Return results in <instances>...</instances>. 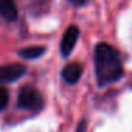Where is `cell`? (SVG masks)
<instances>
[{
	"label": "cell",
	"mask_w": 132,
	"mask_h": 132,
	"mask_svg": "<svg viewBox=\"0 0 132 132\" xmlns=\"http://www.w3.org/2000/svg\"><path fill=\"white\" fill-rule=\"evenodd\" d=\"M95 74L100 85H108L118 81L123 74L121 55L112 46L106 43H100L94 53Z\"/></svg>",
	"instance_id": "obj_1"
},
{
	"label": "cell",
	"mask_w": 132,
	"mask_h": 132,
	"mask_svg": "<svg viewBox=\"0 0 132 132\" xmlns=\"http://www.w3.org/2000/svg\"><path fill=\"white\" fill-rule=\"evenodd\" d=\"M19 106L24 109H40L43 106V97L34 87L26 85L19 94Z\"/></svg>",
	"instance_id": "obj_2"
},
{
	"label": "cell",
	"mask_w": 132,
	"mask_h": 132,
	"mask_svg": "<svg viewBox=\"0 0 132 132\" xmlns=\"http://www.w3.org/2000/svg\"><path fill=\"white\" fill-rule=\"evenodd\" d=\"M26 72V67L23 64H7L0 67V82H12L16 81Z\"/></svg>",
	"instance_id": "obj_3"
},
{
	"label": "cell",
	"mask_w": 132,
	"mask_h": 132,
	"mask_svg": "<svg viewBox=\"0 0 132 132\" xmlns=\"http://www.w3.org/2000/svg\"><path fill=\"white\" fill-rule=\"evenodd\" d=\"M77 38H78V29L75 26H71L65 30L63 36V40H61V46H60V50H61V54L64 57L70 54L74 48L75 43H77Z\"/></svg>",
	"instance_id": "obj_4"
},
{
	"label": "cell",
	"mask_w": 132,
	"mask_h": 132,
	"mask_svg": "<svg viewBox=\"0 0 132 132\" xmlns=\"http://www.w3.org/2000/svg\"><path fill=\"white\" fill-rule=\"evenodd\" d=\"M81 74H82V65H81L80 63L67 64L63 68V71H61V75H63L64 81L68 82V84H75L80 80Z\"/></svg>",
	"instance_id": "obj_5"
},
{
	"label": "cell",
	"mask_w": 132,
	"mask_h": 132,
	"mask_svg": "<svg viewBox=\"0 0 132 132\" xmlns=\"http://www.w3.org/2000/svg\"><path fill=\"white\" fill-rule=\"evenodd\" d=\"M0 16L7 21H14L17 19V7L14 0H0Z\"/></svg>",
	"instance_id": "obj_6"
},
{
	"label": "cell",
	"mask_w": 132,
	"mask_h": 132,
	"mask_svg": "<svg viewBox=\"0 0 132 132\" xmlns=\"http://www.w3.org/2000/svg\"><path fill=\"white\" fill-rule=\"evenodd\" d=\"M44 51H46V47H43V46H34V47H27V48L20 50V53H19V54H20L23 58L33 60V58L40 57Z\"/></svg>",
	"instance_id": "obj_7"
},
{
	"label": "cell",
	"mask_w": 132,
	"mask_h": 132,
	"mask_svg": "<svg viewBox=\"0 0 132 132\" xmlns=\"http://www.w3.org/2000/svg\"><path fill=\"white\" fill-rule=\"evenodd\" d=\"M9 104V91L4 87H0V111L4 109Z\"/></svg>",
	"instance_id": "obj_8"
},
{
	"label": "cell",
	"mask_w": 132,
	"mask_h": 132,
	"mask_svg": "<svg viewBox=\"0 0 132 132\" xmlns=\"http://www.w3.org/2000/svg\"><path fill=\"white\" fill-rule=\"evenodd\" d=\"M71 3H74V4H77V6H80V4H84V3H87V0H70Z\"/></svg>",
	"instance_id": "obj_9"
}]
</instances>
